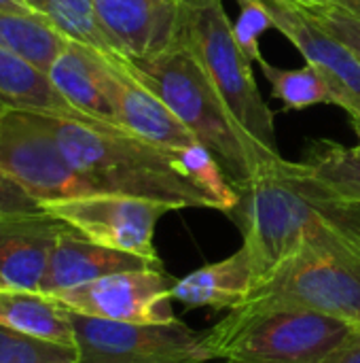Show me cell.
<instances>
[{"mask_svg":"<svg viewBox=\"0 0 360 363\" xmlns=\"http://www.w3.org/2000/svg\"><path fill=\"white\" fill-rule=\"evenodd\" d=\"M240 306L312 311L360 325V266L301 245Z\"/></svg>","mask_w":360,"mask_h":363,"instance_id":"obj_6","label":"cell"},{"mask_svg":"<svg viewBox=\"0 0 360 363\" xmlns=\"http://www.w3.org/2000/svg\"><path fill=\"white\" fill-rule=\"evenodd\" d=\"M337 6H342L344 11L360 19V0H337Z\"/></svg>","mask_w":360,"mask_h":363,"instance_id":"obj_31","label":"cell"},{"mask_svg":"<svg viewBox=\"0 0 360 363\" xmlns=\"http://www.w3.org/2000/svg\"><path fill=\"white\" fill-rule=\"evenodd\" d=\"M68 38L45 19L17 15L0 9V45L19 53L42 72L49 70Z\"/></svg>","mask_w":360,"mask_h":363,"instance_id":"obj_21","label":"cell"},{"mask_svg":"<svg viewBox=\"0 0 360 363\" xmlns=\"http://www.w3.org/2000/svg\"><path fill=\"white\" fill-rule=\"evenodd\" d=\"M0 363H79V353L0 325Z\"/></svg>","mask_w":360,"mask_h":363,"instance_id":"obj_24","label":"cell"},{"mask_svg":"<svg viewBox=\"0 0 360 363\" xmlns=\"http://www.w3.org/2000/svg\"><path fill=\"white\" fill-rule=\"evenodd\" d=\"M238 4L242 6L240 11V19L233 23V34L236 40L240 45V49L244 51V55L250 62H261V47H259V36L261 32H265L267 28H274L267 13L263 11V6H259L255 0H238Z\"/></svg>","mask_w":360,"mask_h":363,"instance_id":"obj_25","label":"cell"},{"mask_svg":"<svg viewBox=\"0 0 360 363\" xmlns=\"http://www.w3.org/2000/svg\"><path fill=\"white\" fill-rule=\"evenodd\" d=\"M263 77L269 81L272 91L284 102V111H301L316 104H335V94L325 77L312 66L303 68H278L267 60L259 62Z\"/></svg>","mask_w":360,"mask_h":363,"instance_id":"obj_23","label":"cell"},{"mask_svg":"<svg viewBox=\"0 0 360 363\" xmlns=\"http://www.w3.org/2000/svg\"><path fill=\"white\" fill-rule=\"evenodd\" d=\"M244 247L255 287L301 245L329 251L360 266V202H350L284 157L240 191ZM252 287V289H255Z\"/></svg>","mask_w":360,"mask_h":363,"instance_id":"obj_1","label":"cell"},{"mask_svg":"<svg viewBox=\"0 0 360 363\" xmlns=\"http://www.w3.org/2000/svg\"><path fill=\"white\" fill-rule=\"evenodd\" d=\"M106 55L115 70V106L123 130L172 151H187L199 145L193 132L168 108V104L127 72L119 53Z\"/></svg>","mask_w":360,"mask_h":363,"instance_id":"obj_15","label":"cell"},{"mask_svg":"<svg viewBox=\"0 0 360 363\" xmlns=\"http://www.w3.org/2000/svg\"><path fill=\"white\" fill-rule=\"evenodd\" d=\"M333 36L346 43L360 57V19L344 11L342 6H327V9H308Z\"/></svg>","mask_w":360,"mask_h":363,"instance_id":"obj_26","label":"cell"},{"mask_svg":"<svg viewBox=\"0 0 360 363\" xmlns=\"http://www.w3.org/2000/svg\"><path fill=\"white\" fill-rule=\"evenodd\" d=\"M0 9L11 11V13H17V15H25V17H32L34 15L32 9L25 4V0H0Z\"/></svg>","mask_w":360,"mask_h":363,"instance_id":"obj_29","label":"cell"},{"mask_svg":"<svg viewBox=\"0 0 360 363\" xmlns=\"http://www.w3.org/2000/svg\"><path fill=\"white\" fill-rule=\"evenodd\" d=\"M356 325L295 308H231L208 330L216 363H323Z\"/></svg>","mask_w":360,"mask_h":363,"instance_id":"obj_5","label":"cell"},{"mask_svg":"<svg viewBox=\"0 0 360 363\" xmlns=\"http://www.w3.org/2000/svg\"><path fill=\"white\" fill-rule=\"evenodd\" d=\"M0 172L23 187L40 206L98 194L64 155L49 113L0 104Z\"/></svg>","mask_w":360,"mask_h":363,"instance_id":"obj_7","label":"cell"},{"mask_svg":"<svg viewBox=\"0 0 360 363\" xmlns=\"http://www.w3.org/2000/svg\"><path fill=\"white\" fill-rule=\"evenodd\" d=\"M0 104L49 115L81 119L87 117L72 108L55 89L49 74L19 53L0 45Z\"/></svg>","mask_w":360,"mask_h":363,"instance_id":"obj_19","label":"cell"},{"mask_svg":"<svg viewBox=\"0 0 360 363\" xmlns=\"http://www.w3.org/2000/svg\"><path fill=\"white\" fill-rule=\"evenodd\" d=\"M25 4L66 38L102 53H117L98 21L93 0H25Z\"/></svg>","mask_w":360,"mask_h":363,"instance_id":"obj_22","label":"cell"},{"mask_svg":"<svg viewBox=\"0 0 360 363\" xmlns=\"http://www.w3.org/2000/svg\"><path fill=\"white\" fill-rule=\"evenodd\" d=\"M68 230L57 217L38 211L0 217V274L15 287L38 291L59 236Z\"/></svg>","mask_w":360,"mask_h":363,"instance_id":"obj_14","label":"cell"},{"mask_svg":"<svg viewBox=\"0 0 360 363\" xmlns=\"http://www.w3.org/2000/svg\"><path fill=\"white\" fill-rule=\"evenodd\" d=\"M293 2H297L306 9H314V11L327 9V6H337V0H293Z\"/></svg>","mask_w":360,"mask_h":363,"instance_id":"obj_30","label":"cell"},{"mask_svg":"<svg viewBox=\"0 0 360 363\" xmlns=\"http://www.w3.org/2000/svg\"><path fill=\"white\" fill-rule=\"evenodd\" d=\"M47 74L72 108L91 119L119 125L115 70L106 53L68 38Z\"/></svg>","mask_w":360,"mask_h":363,"instance_id":"obj_13","label":"cell"},{"mask_svg":"<svg viewBox=\"0 0 360 363\" xmlns=\"http://www.w3.org/2000/svg\"><path fill=\"white\" fill-rule=\"evenodd\" d=\"M42 211L40 202L34 200L23 187H19L13 179L0 172V217L25 215Z\"/></svg>","mask_w":360,"mask_h":363,"instance_id":"obj_27","label":"cell"},{"mask_svg":"<svg viewBox=\"0 0 360 363\" xmlns=\"http://www.w3.org/2000/svg\"><path fill=\"white\" fill-rule=\"evenodd\" d=\"M79 363H216L208 332L172 319L123 323L68 311Z\"/></svg>","mask_w":360,"mask_h":363,"instance_id":"obj_8","label":"cell"},{"mask_svg":"<svg viewBox=\"0 0 360 363\" xmlns=\"http://www.w3.org/2000/svg\"><path fill=\"white\" fill-rule=\"evenodd\" d=\"M119 57L127 72L159 96L193 132L199 145L214 155L223 174L238 194L244 191L267 166L282 160L269 157L252 145L236 123L204 68L182 45L153 57Z\"/></svg>","mask_w":360,"mask_h":363,"instance_id":"obj_3","label":"cell"},{"mask_svg":"<svg viewBox=\"0 0 360 363\" xmlns=\"http://www.w3.org/2000/svg\"><path fill=\"white\" fill-rule=\"evenodd\" d=\"M182 45L204 68L225 106L252 145L269 157H282L276 140L274 113L263 100L240 49L223 0H178Z\"/></svg>","mask_w":360,"mask_h":363,"instance_id":"obj_4","label":"cell"},{"mask_svg":"<svg viewBox=\"0 0 360 363\" xmlns=\"http://www.w3.org/2000/svg\"><path fill=\"white\" fill-rule=\"evenodd\" d=\"M93 9L110 45L127 60L153 57L178 45V0H93Z\"/></svg>","mask_w":360,"mask_h":363,"instance_id":"obj_12","label":"cell"},{"mask_svg":"<svg viewBox=\"0 0 360 363\" xmlns=\"http://www.w3.org/2000/svg\"><path fill=\"white\" fill-rule=\"evenodd\" d=\"M6 287H11L4 279H2V274H0V289H6Z\"/></svg>","mask_w":360,"mask_h":363,"instance_id":"obj_32","label":"cell"},{"mask_svg":"<svg viewBox=\"0 0 360 363\" xmlns=\"http://www.w3.org/2000/svg\"><path fill=\"white\" fill-rule=\"evenodd\" d=\"M144 268H161V262L102 247L68 225L53 249L49 268L40 283V294L51 298L64 289H72L108 274Z\"/></svg>","mask_w":360,"mask_h":363,"instance_id":"obj_16","label":"cell"},{"mask_svg":"<svg viewBox=\"0 0 360 363\" xmlns=\"http://www.w3.org/2000/svg\"><path fill=\"white\" fill-rule=\"evenodd\" d=\"M323 363H360V325Z\"/></svg>","mask_w":360,"mask_h":363,"instance_id":"obj_28","label":"cell"},{"mask_svg":"<svg viewBox=\"0 0 360 363\" xmlns=\"http://www.w3.org/2000/svg\"><path fill=\"white\" fill-rule=\"evenodd\" d=\"M49 121L68 162L98 194L142 198L172 211H223L221 202L191 177L180 151L157 147L119 125L91 117L49 115Z\"/></svg>","mask_w":360,"mask_h":363,"instance_id":"obj_2","label":"cell"},{"mask_svg":"<svg viewBox=\"0 0 360 363\" xmlns=\"http://www.w3.org/2000/svg\"><path fill=\"white\" fill-rule=\"evenodd\" d=\"M350 121L359 136L356 147H344L339 143L318 138L308 145V151L299 164L335 196L360 202V121Z\"/></svg>","mask_w":360,"mask_h":363,"instance_id":"obj_20","label":"cell"},{"mask_svg":"<svg viewBox=\"0 0 360 363\" xmlns=\"http://www.w3.org/2000/svg\"><path fill=\"white\" fill-rule=\"evenodd\" d=\"M42 211L57 217L91 242L159 262L153 247V234L157 221L172 208L132 196L95 194L45 202Z\"/></svg>","mask_w":360,"mask_h":363,"instance_id":"obj_9","label":"cell"},{"mask_svg":"<svg viewBox=\"0 0 360 363\" xmlns=\"http://www.w3.org/2000/svg\"><path fill=\"white\" fill-rule=\"evenodd\" d=\"M0 325L32 338L76 349L68 308L38 291L15 287L0 289Z\"/></svg>","mask_w":360,"mask_h":363,"instance_id":"obj_18","label":"cell"},{"mask_svg":"<svg viewBox=\"0 0 360 363\" xmlns=\"http://www.w3.org/2000/svg\"><path fill=\"white\" fill-rule=\"evenodd\" d=\"M257 279L248 249L242 245L227 259L208 264L174 281L172 300L187 308L210 306L214 311L240 306L252 291Z\"/></svg>","mask_w":360,"mask_h":363,"instance_id":"obj_17","label":"cell"},{"mask_svg":"<svg viewBox=\"0 0 360 363\" xmlns=\"http://www.w3.org/2000/svg\"><path fill=\"white\" fill-rule=\"evenodd\" d=\"M174 281L161 268L127 270L64 289L51 298L72 313L95 319L166 323L176 319L170 311Z\"/></svg>","mask_w":360,"mask_h":363,"instance_id":"obj_10","label":"cell"},{"mask_svg":"<svg viewBox=\"0 0 360 363\" xmlns=\"http://www.w3.org/2000/svg\"><path fill=\"white\" fill-rule=\"evenodd\" d=\"M278 28L329 83L335 104L360 121V57L333 36L306 6L293 0H255Z\"/></svg>","mask_w":360,"mask_h":363,"instance_id":"obj_11","label":"cell"}]
</instances>
